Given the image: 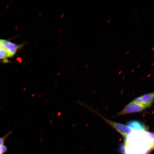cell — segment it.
I'll list each match as a JSON object with an SVG mask.
<instances>
[{
    "mask_svg": "<svg viewBox=\"0 0 154 154\" xmlns=\"http://www.w3.org/2000/svg\"><path fill=\"white\" fill-rule=\"evenodd\" d=\"M131 132L121 148L122 154H149L154 148L153 134L143 132Z\"/></svg>",
    "mask_w": 154,
    "mask_h": 154,
    "instance_id": "cell-1",
    "label": "cell"
},
{
    "mask_svg": "<svg viewBox=\"0 0 154 154\" xmlns=\"http://www.w3.org/2000/svg\"><path fill=\"white\" fill-rule=\"evenodd\" d=\"M102 118L108 124L114 128L115 130H116L117 132L120 134L122 135L125 138L127 137L128 135L129 134L132 130L128 127L127 125H125L124 124H120L114 121H112L108 120L107 119L104 118L103 116L100 115Z\"/></svg>",
    "mask_w": 154,
    "mask_h": 154,
    "instance_id": "cell-2",
    "label": "cell"
},
{
    "mask_svg": "<svg viewBox=\"0 0 154 154\" xmlns=\"http://www.w3.org/2000/svg\"><path fill=\"white\" fill-rule=\"evenodd\" d=\"M154 94L153 92L144 94L137 97L133 101L138 104L146 109L151 106L154 101Z\"/></svg>",
    "mask_w": 154,
    "mask_h": 154,
    "instance_id": "cell-4",
    "label": "cell"
},
{
    "mask_svg": "<svg viewBox=\"0 0 154 154\" xmlns=\"http://www.w3.org/2000/svg\"><path fill=\"white\" fill-rule=\"evenodd\" d=\"M111 20V19H109V20H108V21H107V23H109V21H110Z\"/></svg>",
    "mask_w": 154,
    "mask_h": 154,
    "instance_id": "cell-10",
    "label": "cell"
},
{
    "mask_svg": "<svg viewBox=\"0 0 154 154\" xmlns=\"http://www.w3.org/2000/svg\"><path fill=\"white\" fill-rule=\"evenodd\" d=\"M2 47L5 49L7 52V58H9L14 56L20 46L8 40L2 39Z\"/></svg>",
    "mask_w": 154,
    "mask_h": 154,
    "instance_id": "cell-5",
    "label": "cell"
},
{
    "mask_svg": "<svg viewBox=\"0 0 154 154\" xmlns=\"http://www.w3.org/2000/svg\"><path fill=\"white\" fill-rule=\"evenodd\" d=\"M128 126L133 130H146V127L143 123L138 121H130L127 123Z\"/></svg>",
    "mask_w": 154,
    "mask_h": 154,
    "instance_id": "cell-6",
    "label": "cell"
},
{
    "mask_svg": "<svg viewBox=\"0 0 154 154\" xmlns=\"http://www.w3.org/2000/svg\"><path fill=\"white\" fill-rule=\"evenodd\" d=\"M7 58V54L5 49L3 47H0V60H5Z\"/></svg>",
    "mask_w": 154,
    "mask_h": 154,
    "instance_id": "cell-8",
    "label": "cell"
},
{
    "mask_svg": "<svg viewBox=\"0 0 154 154\" xmlns=\"http://www.w3.org/2000/svg\"><path fill=\"white\" fill-rule=\"evenodd\" d=\"M145 109V108L143 106L135 103L132 101L125 106L124 109L118 113L117 116H122L131 113L139 112Z\"/></svg>",
    "mask_w": 154,
    "mask_h": 154,
    "instance_id": "cell-3",
    "label": "cell"
},
{
    "mask_svg": "<svg viewBox=\"0 0 154 154\" xmlns=\"http://www.w3.org/2000/svg\"><path fill=\"white\" fill-rule=\"evenodd\" d=\"M154 49V47L153 48L152 50Z\"/></svg>",
    "mask_w": 154,
    "mask_h": 154,
    "instance_id": "cell-14",
    "label": "cell"
},
{
    "mask_svg": "<svg viewBox=\"0 0 154 154\" xmlns=\"http://www.w3.org/2000/svg\"><path fill=\"white\" fill-rule=\"evenodd\" d=\"M2 39H0V47H2Z\"/></svg>",
    "mask_w": 154,
    "mask_h": 154,
    "instance_id": "cell-9",
    "label": "cell"
},
{
    "mask_svg": "<svg viewBox=\"0 0 154 154\" xmlns=\"http://www.w3.org/2000/svg\"><path fill=\"white\" fill-rule=\"evenodd\" d=\"M153 63H152V64L151 65V66H152V65L153 64Z\"/></svg>",
    "mask_w": 154,
    "mask_h": 154,
    "instance_id": "cell-13",
    "label": "cell"
},
{
    "mask_svg": "<svg viewBox=\"0 0 154 154\" xmlns=\"http://www.w3.org/2000/svg\"><path fill=\"white\" fill-rule=\"evenodd\" d=\"M11 133L9 132L5 136L0 137V154H5L8 151V148L5 145V142L7 138Z\"/></svg>",
    "mask_w": 154,
    "mask_h": 154,
    "instance_id": "cell-7",
    "label": "cell"
},
{
    "mask_svg": "<svg viewBox=\"0 0 154 154\" xmlns=\"http://www.w3.org/2000/svg\"><path fill=\"white\" fill-rule=\"evenodd\" d=\"M140 66V65H138V66H137V67H139Z\"/></svg>",
    "mask_w": 154,
    "mask_h": 154,
    "instance_id": "cell-12",
    "label": "cell"
},
{
    "mask_svg": "<svg viewBox=\"0 0 154 154\" xmlns=\"http://www.w3.org/2000/svg\"><path fill=\"white\" fill-rule=\"evenodd\" d=\"M130 51H128L126 53V54H128V53H129Z\"/></svg>",
    "mask_w": 154,
    "mask_h": 154,
    "instance_id": "cell-11",
    "label": "cell"
}]
</instances>
